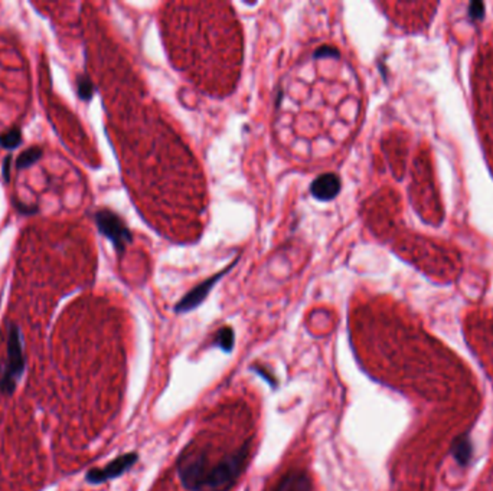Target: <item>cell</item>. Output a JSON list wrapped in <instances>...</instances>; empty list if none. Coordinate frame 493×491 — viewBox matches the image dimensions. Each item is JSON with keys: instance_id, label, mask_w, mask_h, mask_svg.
I'll return each instance as SVG.
<instances>
[{"instance_id": "obj_15", "label": "cell", "mask_w": 493, "mask_h": 491, "mask_svg": "<svg viewBox=\"0 0 493 491\" xmlns=\"http://www.w3.org/2000/svg\"><path fill=\"white\" fill-rule=\"evenodd\" d=\"M483 5L482 4H472V6H470V15L473 16V18H480L483 13Z\"/></svg>"}, {"instance_id": "obj_7", "label": "cell", "mask_w": 493, "mask_h": 491, "mask_svg": "<svg viewBox=\"0 0 493 491\" xmlns=\"http://www.w3.org/2000/svg\"><path fill=\"white\" fill-rule=\"evenodd\" d=\"M275 491H311V480L306 471L287 473Z\"/></svg>"}, {"instance_id": "obj_11", "label": "cell", "mask_w": 493, "mask_h": 491, "mask_svg": "<svg viewBox=\"0 0 493 491\" xmlns=\"http://www.w3.org/2000/svg\"><path fill=\"white\" fill-rule=\"evenodd\" d=\"M214 344L222 349L223 351L230 353L234 347V332L230 327H222L214 339Z\"/></svg>"}, {"instance_id": "obj_3", "label": "cell", "mask_w": 493, "mask_h": 491, "mask_svg": "<svg viewBox=\"0 0 493 491\" xmlns=\"http://www.w3.org/2000/svg\"><path fill=\"white\" fill-rule=\"evenodd\" d=\"M96 223L103 235H106L116 247L118 252H121L131 241V235L124 225V222L111 210L103 209L96 213Z\"/></svg>"}, {"instance_id": "obj_10", "label": "cell", "mask_w": 493, "mask_h": 491, "mask_svg": "<svg viewBox=\"0 0 493 491\" xmlns=\"http://www.w3.org/2000/svg\"><path fill=\"white\" fill-rule=\"evenodd\" d=\"M453 456L458 460V463L462 465H466L469 463L472 456V446L467 438H460L456 441L453 446Z\"/></svg>"}, {"instance_id": "obj_9", "label": "cell", "mask_w": 493, "mask_h": 491, "mask_svg": "<svg viewBox=\"0 0 493 491\" xmlns=\"http://www.w3.org/2000/svg\"><path fill=\"white\" fill-rule=\"evenodd\" d=\"M22 145V132L18 127L0 134V146L6 150H15Z\"/></svg>"}, {"instance_id": "obj_2", "label": "cell", "mask_w": 493, "mask_h": 491, "mask_svg": "<svg viewBox=\"0 0 493 491\" xmlns=\"http://www.w3.org/2000/svg\"><path fill=\"white\" fill-rule=\"evenodd\" d=\"M26 357L23 351V340L18 326L11 324L8 333L6 357L0 366V392L12 395L25 371Z\"/></svg>"}, {"instance_id": "obj_12", "label": "cell", "mask_w": 493, "mask_h": 491, "mask_svg": "<svg viewBox=\"0 0 493 491\" xmlns=\"http://www.w3.org/2000/svg\"><path fill=\"white\" fill-rule=\"evenodd\" d=\"M77 86H78V96L81 100H84V101L92 100L93 93H94V86H93L92 79H89L87 75H81V77H78Z\"/></svg>"}, {"instance_id": "obj_13", "label": "cell", "mask_w": 493, "mask_h": 491, "mask_svg": "<svg viewBox=\"0 0 493 491\" xmlns=\"http://www.w3.org/2000/svg\"><path fill=\"white\" fill-rule=\"evenodd\" d=\"M15 203V206H16V209L21 212V213H23V215H32V213H36L38 212V209H36V206L35 205H26V203H23V202H13Z\"/></svg>"}, {"instance_id": "obj_14", "label": "cell", "mask_w": 493, "mask_h": 491, "mask_svg": "<svg viewBox=\"0 0 493 491\" xmlns=\"http://www.w3.org/2000/svg\"><path fill=\"white\" fill-rule=\"evenodd\" d=\"M11 162H12V154H8V156L5 157L4 169H2V173H4V177H5V181H6V182L11 181Z\"/></svg>"}, {"instance_id": "obj_4", "label": "cell", "mask_w": 493, "mask_h": 491, "mask_svg": "<svg viewBox=\"0 0 493 491\" xmlns=\"http://www.w3.org/2000/svg\"><path fill=\"white\" fill-rule=\"evenodd\" d=\"M139 456L136 453H127L124 456H120L110 464H107L104 468H96L88 471L85 475V480L92 484H101L104 481L117 478L123 475L126 471H128L134 464L138 463Z\"/></svg>"}, {"instance_id": "obj_5", "label": "cell", "mask_w": 493, "mask_h": 491, "mask_svg": "<svg viewBox=\"0 0 493 491\" xmlns=\"http://www.w3.org/2000/svg\"><path fill=\"white\" fill-rule=\"evenodd\" d=\"M226 273H227V271H222V273H219L218 276H214L212 278L206 280L205 283H202L201 286H198L195 290H192L188 295H185V297L182 298L181 303H179V304L176 305V311H177V312H187V311H191V310H194L195 307H198V305L204 301V298L209 294V291H211L212 287L216 284V281H218L223 274H226Z\"/></svg>"}, {"instance_id": "obj_6", "label": "cell", "mask_w": 493, "mask_h": 491, "mask_svg": "<svg viewBox=\"0 0 493 491\" xmlns=\"http://www.w3.org/2000/svg\"><path fill=\"white\" fill-rule=\"evenodd\" d=\"M339 191H340V181L338 176L332 173L319 176L310 186L311 195L318 201H331L339 193Z\"/></svg>"}, {"instance_id": "obj_1", "label": "cell", "mask_w": 493, "mask_h": 491, "mask_svg": "<svg viewBox=\"0 0 493 491\" xmlns=\"http://www.w3.org/2000/svg\"><path fill=\"white\" fill-rule=\"evenodd\" d=\"M251 445L211 461L208 453L198 446H188L177 460V475L188 491H230L248 465Z\"/></svg>"}, {"instance_id": "obj_8", "label": "cell", "mask_w": 493, "mask_h": 491, "mask_svg": "<svg viewBox=\"0 0 493 491\" xmlns=\"http://www.w3.org/2000/svg\"><path fill=\"white\" fill-rule=\"evenodd\" d=\"M43 156V150L38 146L35 147H29L26 149L25 152H22L18 159H16V169L21 170V169H28L31 166H33L40 157Z\"/></svg>"}]
</instances>
